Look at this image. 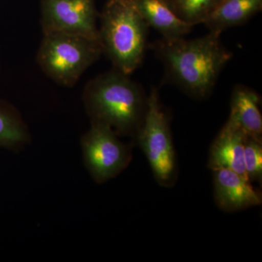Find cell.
I'll list each match as a JSON object with an SVG mask.
<instances>
[{
    "instance_id": "6da1fadb",
    "label": "cell",
    "mask_w": 262,
    "mask_h": 262,
    "mask_svg": "<svg viewBox=\"0 0 262 262\" xmlns=\"http://www.w3.org/2000/svg\"><path fill=\"white\" fill-rule=\"evenodd\" d=\"M220 35L211 32L192 40L163 39L157 48L169 78L194 97L210 94L221 71L231 59L232 53L222 44Z\"/></svg>"
},
{
    "instance_id": "7a4b0ae2",
    "label": "cell",
    "mask_w": 262,
    "mask_h": 262,
    "mask_svg": "<svg viewBox=\"0 0 262 262\" xmlns=\"http://www.w3.org/2000/svg\"><path fill=\"white\" fill-rule=\"evenodd\" d=\"M128 76L117 70L98 76L86 86L83 101L91 122L108 125L119 136L136 138L148 97Z\"/></svg>"
},
{
    "instance_id": "3957f363",
    "label": "cell",
    "mask_w": 262,
    "mask_h": 262,
    "mask_svg": "<svg viewBox=\"0 0 262 262\" xmlns=\"http://www.w3.org/2000/svg\"><path fill=\"white\" fill-rule=\"evenodd\" d=\"M146 23L135 0H108L101 16L99 42L118 72L130 75L144 58Z\"/></svg>"
},
{
    "instance_id": "277c9868",
    "label": "cell",
    "mask_w": 262,
    "mask_h": 262,
    "mask_svg": "<svg viewBox=\"0 0 262 262\" xmlns=\"http://www.w3.org/2000/svg\"><path fill=\"white\" fill-rule=\"evenodd\" d=\"M102 52L98 41L76 34L51 32L44 34L37 59L43 72L53 80L72 86Z\"/></svg>"
},
{
    "instance_id": "5b68a950",
    "label": "cell",
    "mask_w": 262,
    "mask_h": 262,
    "mask_svg": "<svg viewBox=\"0 0 262 262\" xmlns=\"http://www.w3.org/2000/svg\"><path fill=\"white\" fill-rule=\"evenodd\" d=\"M135 139L145 154L158 184L172 187L178 175L177 157L168 115L155 89L148 96L145 117Z\"/></svg>"
},
{
    "instance_id": "8992f818",
    "label": "cell",
    "mask_w": 262,
    "mask_h": 262,
    "mask_svg": "<svg viewBox=\"0 0 262 262\" xmlns=\"http://www.w3.org/2000/svg\"><path fill=\"white\" fill-rule=\"evenodd\" d=\"M81 147L84 165L97 184L115 178L132 160V148L100 122H91V128L81 138Z\"/></svg>"
},
{
    "instance_id": "52a82bcc",
    "label": "cell",
    "mask_w": 262,
    "mask_h": 262,
    "mask_svg": "<svg viewBox=\"0 0 262 262\" xmlns=\"http://www.w3.org/2000/svg\"><path fill=\"white\" fill-rule=\"evenodd\" d=\"M96 19L94 0L42 1L43 34L67 33L99 42Z\"/></svg>"
},
{
    "instance_id": "ba28073f",
    "label": "cell",
    "mask_w": 262,
    "mask_h": 262,
    "mask_svg": "<svg viewBox=\"0 0 262 262\" xmlns=\"http://www.w3.org/2000/svg\"><path fill=\"white\" fill-rule=\"evenodd\" d=\"M212 171L215 203L222 211H238L261 204V192L248 179L229 169Z\"/></svg>"
},
{
    "instance_id": "9c48e42d",
    "label": "cell",
    "mask_w": 262,
    "mask_h": 262,
    "mask_svg": "<svg viewBox=\"0 0 262 262\" xmlns=\"http://www.w3.org/2000/svg\"><path fill=\"white\" fill-rule=\"evenodd\" d=\"M246 136L247 134L242 129L227 120L210 149L208 168L212 170L229 169L248 179L244 165V141Z\"/></svg>"
},
{
    "instance_id": "30bf717a",
    "label": "cell",
    "mask_w": 262,
    "mask_h": 262,
    "mask_svg": "<svg viewBox=\"0 0 262 262\" xmlns=\"http://www.w3.org/2000/svg\"><path fill=\"white\" fill-rule=\"evenodd\" d=\"M138 10L149 27H153L165 40L184 37L192 25L179 18L165 0H135Z\"/></svg>"
},
{
    "instance_id": "8fae6325",
    "label": "cell",
    "mask_w": 262,
    "mask_h": 262,
    "mask_svg": "<svg viewBox=\"0 0 262 262\" xmlns=\"http://www.w3.org/2000/svg\"><path fill=\"white\" fill-rule=\"evenodd\" d=\"M260 98L252 89L238 85L231 98L229 120L253 139L262 141V117Z\"/></svg>"
},
{
    "instance_id": "7c38bea8",
    "label": "cell",
    "mask_w": 262,
    "mask_h": 262,
    "mask_svg": "<svg viewBox=\"0 0 262 262\" xmlns=\"http://www.w3.org/2000/svg\"><path fill=\"white\" fill-rule=\"evenodd\" d=\"M262 0H222L204 24L211 32L244 24L261 10Z\"/></svg>"
},
{
    "instance_id": "4fadbf2b",
    "label": "cell",
    "mask_w": 262,
    "mask_h": 262,
    "mask_svg": "<svg viewBox=\"0 0 262 262\" xmlns=\"http://www.w3.org/2000/svg\"><path fill=\"white\" fill-rule=\"evenodd\" d=\"M30 140L28 128L20 114L8 103L0 101V147L18 150Z\"/></svg>"
},
{
    "instance_id": "5bb4252c",
    "label": "cell",
    "mask_w": 262,
    "mask_h": 262,
    "mask_svg": "<svg viewBox=\"0 0 262 262\" xmlns=\"http://www.w3.org/2000/svg\"><path fill=\"white\" fill-rule=\"evenodd\" d=\"M222 0H168L169 6L179 18L194 26L203 23Z\"/></svg>"
},
{
    "instance_id": "9a60e30c",
    "label": "cell",
    "mask_w": 262,
    "mask_h": 262,
    "mask_svg": "<svg viewBox=\"0 0 262 262\" xmlns=\"http://www.w3.org/2000/svg\"><path fill=\"white\" fill-rule=\"evenodd\" d=\"M244 165L246 175L252 182L262 180V141L246 136L244 141Z\"/></svg>"
},
{
    "instance_id": "2e32d148",
    "label": "cell",
    "mask_w": 262,
    "mask_h": 262,
    "mask_svg": "<svg viewBox=\"0 0 262 262\" xmlns=\"http://www.w3.org/2000/svg\"><path fill=\"white\" fill-rule=\"evenodd\" d=\"M165 1H168V0H165Z\"/></svg>"
}]
</instances>
